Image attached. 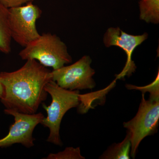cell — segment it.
I'll return each instance as SVG.
<instances>
[{
  "instance_id": "cell-15",
  "label": "cell",
  "mask_w": 159,
  "mask_h": 159,
  "mask_svg": "<svg viewBox=\"0 0 159 159\" xmlns=\"http://www.w3.org/2000/svg\"><path fill=\"white\" fill-rule=\"evenodd\" d=\"M3 93H4V90H3V86L1 83L0 82V99L2 97Z\"/></svg>"
},
{
  "instance_id": "cell-7",
  "label": "cell",
  "mask_w": 159,
  "mask_h": 159,
  "mask_svg": "<svg viewBox=\"0 0 159 159\" xmlns=\"http://www.w3.org/2000/svg\"><path fill=\"white\" fill-rule=\"evenodd\" d=\"M4 112L13 116L15 122L10 126L8 135L0 139V148L10 147L15 144H21L28 148L34 146L35 139L32 135L33 131L42 121L44 115L41 112L24 114L7 109Z\"/></svg>"
},
{
  "instance_id": "cell-13",
  "label": "cell",
  "mask_w": 159,
  "mask_h": 159,
  "mask_svg": "<svg viewBox=\"0 0 159 159\" xmlns=\"http://www.w3.org/2000/svg\"><path fill=\"white\" fill-rule=\"evenodd\" d=\"M159 72L154 81L150 84L144 87H138L131 85V84H126L125 87L128 89L138 90L141 91L142 93L145 94L146 92H148L150 93V97H159Z\"/></svg>"
},
{
  "instance_id": "cell-14",
  "label": "cell",
  "mask_w": 159,
  "mask_h": 159,
  "mask_svg": "<svg viewBox=\"0 0 159 159\" xmlns=\"http://www.w3.org/2000/svg\"><path fill=\"white\" fill-rule=\"evenodd\" d=\"M34 0H0V3L4 7L9 9L12 7L23 6L25 4L32 2Z\"/></svg>"
},
{
  "instance_id": "cell-4",
  "label": "cell",
  "mask_w": 159,
  "mask_h": 159,
  "mask_svg": "<svg viewBox=\"0 0 159 159\" xmlns=\"http://www.w3.org/2000/svg\"><path fill=\"white\" fill-rule=\"evenodd\" d=\"M159 120V97H149L146 100L145 94L136 116L130 121L125 122L123 126L128 131L131 143L130 155L135 158L140 143L145 137L157 131Z\"/></svg>"
},
{
  "instance_id": "cell-6",
  "label": "cell",
  "mask_w": 159,
  "mask_h": 159,
  "mask_svg": "<svg viewBox=\"0 0 159 159\" xmlns=\"http://www.w3.org/2000/svg\"><path fill=\"white\" fill-rule=\"evenodd\" d=\"M92 61L90 56L85 55L71 65L51 71V80L69 90L92 89L96 84L93 78L95 71L91 67Z\"/></svg>"
},
{
  "instance_id": "cell-3",
  "label": "cell",
  "mask_w": 159,
  "mask_h": 159,
  "mask_svg": "<svg viewBox=\"0 0 159 159\" xmlns=\"http://www.w3.org/2000/svg\"><path fill=\"white\" fill-rule=\"evenodd\" d=\"M24 48L19 54L22 59L35 60L54 70L72 62L66 44L55 34L43 33Z\"/></svg>"
},
{
  "instance_id": "cell-5",
  "label": "cell",
  "mask_w": 159,
  "mask_h": 159,
  "mask_svg": "<svg viewBox=\"0 0 159 159\" xmlns=\"http://www.w3.org/2000/svg\"><path fill=\"white\" fill-rule=\"evenodd\" d=\"M42 11L32 2L9 9V25L11 38L25 47L39 37L36 21Z\"/></svg>"
},
{
  "instance_id": "cell-11",
  "label": "cell",
  "mask_w": 159,
  "mask_h": 159,
  "mask_svg": "<svg viewBox=\"0 0 159 159\" xmlns=\"http://www.w3.org/2000/svg\"><path fill=\"white\" fill-rule=\"evenodd\" d=\"M131 150L130 137L128 133L122 142L115 144L102 154L99 158L104 159H130Z\"/></svg>"
},
{
  "instance_id": "cell-8",
  "label": "cell",
  "mask_w": 159,
  "mask_h": 159,
  "mask_svg": "<svg viewBox=\"0 0 159 159\" xmlns=\"http://www.w3.org/2000/svg\"><path fill=\"white\" fill-rule=\"evenodd\" d=\"M148 37V34L145 33L142 35H134L127 34L119 27L109 28L104 34L103 43L105 47H119L125 51L127 56V61L122 72L116 76V79H122L125 76L129 77L135 72L137 68L132 55L134 50Z\"/></svg>"
},
{
  "instance_id": "cell-9",
  "label": "cell",
  "mask_w": 159,
  "mask_h": 159,
  "mask_svg": "<svg viewBox=\"0 0 159 159\" xmlns=\"http://www.w3.org/2000/svg\"><path fill=\"white\" fill-rule=\"evenodd\" d=\"M11 40L9 25V9L0 3V52L6 54L11 52Z\"/></svg>"
},
{
  "instance_id": "cell-2",
  "label": "cell",
  "mask_w": 159,
  "mask_h": 159,
  "mask_svg": "<svg viewBox=\"0 0 159 159\" xmlns=\"http://www.w3.org/2000/svg\"><path fill=\"white\" fill-rule=\"evenodd\" d=\"M45 90L51 95L52 102L47 106L42 103L43 108L47 113L40 124L48 127L50 134L47 142L62 146L60 136V128L63 117L71 108L77 107L80 104L79 90L70 91L60 87L55 81L51 80L45 86Z\"/></svg>"
},
{
  "instance_id": "cell-1",
  "label": "cell",
  "mask_w": 159,
  "mask_h": 159,
  "mask_svg": "<svg viewBox=\"0 0 159 159\" xmlns=\"http://www.w3.org/2000/svg\"><path fill=\"white\" fill-rule=\"evenodd\" d=\"M26 61L17 70L0 73L4 90L1 101L7 109L33 114L47 99L45 86L51 80V71L35 60Z\"/></svg>"
},
{
  "instance_id": "cell-10",
  "label": "cell",
  "mask_w": 159,
  "mask_h": 159,
  "mask_svg": "<svg viewBox=\"0 0 159 159\" xmlns=\"http://www.w3.org/2000/svg\"><path fill=\"white\" fill-rule=\"evenodd\" d=\"M140 19L147 23L159 22V0H140Z\"/></svg>"
},
{
  "instance_id": "cell-12",
  "label": "cell",
  "mask_w": 159,
  "mask_h": 159,
  "mask_svg": "<svg viewBox=\"0 0 159 159\" xmlns=\"http://www.w3.org/2000/svg\"><path fill=\"white\" fill-rule=\"evenodd\" d=\"M43 159H85L80 154L79 147H67L63 151L57 153H50Z\"/></svg>"
}]
</instances>
